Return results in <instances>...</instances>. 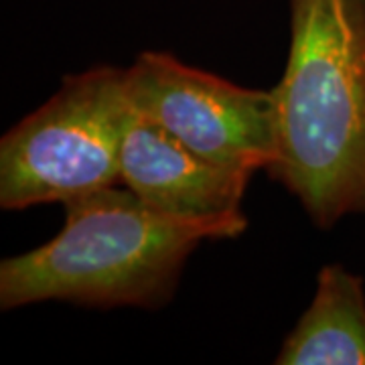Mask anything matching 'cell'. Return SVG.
I'll return each mask as SVG.
<instances>
[{"instance_id": "3", "label": "cell", "mask_w": 365, "mask_h": 365, "mask_svg": "<svg viewBox=\"0 0 365 365\" xmlns=\"http://www.w3.org/2000/svg\"><path fill=\"white\" fill-rule=\"evenodd\" d=\"M132 116L124 69L66 76L45 104L0 140V207L69 203L122 185V143Z\"/></svg>"}, {"instance_id": "1", "label": "cell", "mask_w": 365, "mask_h": 365, "mask_svg": "<svg viewBox=\"0 0 365 365\" xmlns=\"http://www.w3.org/2000/svg\"><path fill=\"white\" fill-rule=\"evenodd\" d=\"M268 169L329 230L365 215V0H290V47L274 88Z\"/></svg>"}, {"instance_id": "2", "label": "cell", "mask_w": 365, "mask_h": 365, "mask_svg": "<svg viewBox=\"0 0 365 365\" xmlns=\"http://www.w3.org/2000/svg\"><path fill=\"white\" fill-rule=\"evenodd\" d=\"M244 232L230 223L177 220L128 187H108L66 203V225L53 240L0 262V309L61 300L158 311L173 300L199 244Z\"/></svg>"}, {"instance_id": "6", "label": "cell", "mask_w": 365, "mask_h": 365, "mask_svg": "<svg viewBox=\"0 0 365 365\" xmlns=\"http://www.w3.org/2000/svg\"><path fill=\"white\" fill-rule=\"evenodd\" d=\"M276 365H365V282L341 264L317 274V290L287 335Z\"/></svg>"}, {"instance_id": "5", "label": "cell", "mask_w": 365, "mask_h": 365, "mask_svg": "<svg viewBox=\"0 0 365 365\" xmlns=\"http://www.w3.org/2000/svg\"><path fill=\"white\" fill-rule=\"evenodd\" d=\"M252 175L199 155L150 118L132 110L122 143V185L146 205L187 222L248 227L242 199Z\"/></svg>"}, {"instance_id": "4", "label": "cell", "mask_w": 365, "mask_h": 365, "mask_svg": "<svg viewBox=\"0 0 365 365\" xmlns=\"http://www.w3.org/2000/svg\"><path fill=\"white\" fill-rule=\"evenodd\" d=\"M130 108L209 160L246 170L278 158L274 91L242 88L165 51H143L124 69Z\"/></svg>"}]
</instances>
